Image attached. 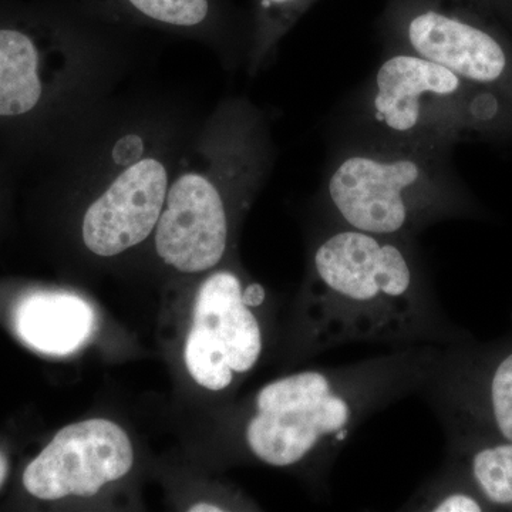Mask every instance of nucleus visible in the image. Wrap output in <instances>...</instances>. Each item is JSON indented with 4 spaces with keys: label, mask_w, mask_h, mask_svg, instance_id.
<instances>
[{
    "label": "nucleus",
    "mask_w": 512,
    "mask_h": 512,
    "mask_svg": "<svg viewBox=\"0 0 512 512\" xmlns=\"http://www.w3.org/2000/svg\"><path fill=\"white\" fill-rule=\"evenodd\" d=\"M194 117L158 97L110 99L64 134L66 164L93 195L80 220L90 254L111 258L153 237Z\"/></svg>",
    "instance_id": "obj_1"
},
{
    "label": "nucleus",
    "mask_w": 512,
    "mask_h": 512,
    "mask_svg": "<svg viewBox=\"0 0 512 512\" xmlns=\"http://www.w3.org/2000/svg\"><path fill=\"white\" fill-rule=\"evenodd\" d=\"M274 163L271 131L262 111L244 97H228L195 121L185 141L160 221L177 225L221 264L234 217Z\"/></svg>",
    "instance_id": "obj_2"
},
{
    "label": "nucleus",
    "mask_w": 512,
    "mask_h": 512,
    "mask_svg": "<svg viewBox=\"0 0 512 512\" xmlns=\"http://www.w3.org/2000/svg\"><path fill=\"white\" fill-rule=\"evenodd\" d=\"M318 339L377 338L412 318L416 269L399 237L345 227L313 254Z\"/></svg>",
    "instance_id": "obj_3"
},
{
    "label": "nucleus",
    "mask_w": 512,
    "mask_h": 512,
    "mask_svg": "<svg viewBox=\"0 0 512 512\" xmlns=\"http://www.w3.org/2000/svg\"><path fill=\"white\" fill-rule=\"evenodd\" d=\"M443 151L380 140L340 154L326 180L345 227L400 237L433 220L446 195Z\"/></svg>",
    "instance_id": "obj_4"
},
{
    "label": "nucleus",
    "mask_w": 512,
    "mask_h": 512,
    "mask_svg": "<svg viewBox=\"0 0 512 512\" xmlns=\"http://www.w3.org/2000/svg\"><path fill=\"white\" fill-rule=\"evenodd\" d=\"M447 67L396 49L375 74L366 113L380 140L444 151L463 131L497 116V104L473 92Z\"/></svg>",
    "instance_id": "obj_5"
},
{
    "label": "nucleus",
    "mask_w": 512,
    "mask_h": 512,
    "mask_svg": "<svg viewBox=\"0 0 512 512\" xmlns=\"http://www.w3.org/2000/svg\"><path fill=\"white\" fill-rule=\"evenodd\" d=\"M353 416L352 402L328 375L305 370L266 384L258 393L247 443L269 466H293L328 437H342Z\"/></svg>",
    "instance_id": "obj_6"
},
{
    "label": "nucleus",
    "mask_w": 512,
    "mask_h": 512,
    "mask_svg": "<svg viewBox=\"0 0 512 512\" xmlns=\"http://www.w3.org/2000/svg\"><path fill=\"white\" fill-rule=\"evenodd\" d=\"M384 23L399 49L468 82L495 86L510 76V56L500 39L454 9L450 0H392Z\"/></svg>",
    "instance_id": "obj_7"
},
{
    "label": "nucleus",
    "mask_w": 512,
    "mask_h": 512,
    "mask_svg": "<svg viewBox=\"0 0 512 512\" xmlns=\"http://www.w3.org/2000/svg\"><path fill=\"white\" fill-rule=\"evenodd\" d=\"M251 308L232 272H215L201 285L185 343V365L200 386L221 392L258 362L262 332Z\"/></svg>",
    "instance_id": "obj_8"
},
{
    "label": "nucleus",
    "mask_w": 512,
    "mask_h": 512,
    "mask_svg": "<svg viewBox=\"0 0 512 512\" xmlns=\"http://www.w3.org/2000/svg\"><path fill=\"white\" fill-rule=\"evenodd\" d=\"M126 431L113 421L92 419L63 427L23 471L26 493L56 501L67 495L92 497L133 467Z\"/></svg>",
    "instance_id": "obj_9"
},
{
    "label": "nucleus",
    "mask_w": 512,
    "mask_h": 512,
    "mask_svg": "<svg viewBox=\"0 0 512 512\" xmlns=\"http://www.w3.org/2000/svg\"><path fill=\"white\" fill-rule=\"evenodd\" d=\"M113 25L150 29L210 47L227 66L247 59L249 20L229 0H76Z\"/></svg>",
    "instance_id": "obj_10"
},
{
    "label": "nucleus",
    "mask_w": 512,
    "mask_h": 512,
    "mask_svg": "<svg viewBox=\"0 0 512 512\" xmlns=\"http://www.w3.org/2000/svg\"><path fill=\"white\" fill-rule=\"evenodd\" d=\"M13 325L30 348L66 356L89 342L96 316L92 306L73 293L33 292L16 306Z\"/></svg>",
    "instance_id": "obj_11"
},
{
    "label": "nucleus",
    "mask_w": 512,
    "mask_h": 512,
    "mask_svg": "<svg viewBox=\"0 0 512 512\" xmlns=\"http://www.w3.org/2000/svg\"><path fill=\"white\" fill-rule=\"evenodd\" d=\"M316 0H252L247 69L256 74L271 62L279 43Z\"/></svg>",
    "instance_id": "obj_12"
},
{
    "label": "nucleus",
    "mask_w": 512,
    "mask_h": 512,
    "mask_svg": "<svg viewBox=\"0 0 512 512\" xmlns=\"http://www.w3.org/2000/svg\"><path fill=\"white\" fill-rule=\"evenodd\" d=\"M478 488L490 503L512 504V443L485 448L473 460Z\"/></svg>",
    "instance_id": "obj_13"
},
{
    "label": "nucleus",
    "mask_w": 512,
    "mask_h": 512,
    "mask_svg": "<svg viewBox=\"0 0 512 512\" xmlns=\"http://www.w3.org/2000/svg\"><path fill=\"white\" fill-rule=\"evenodd\" d=\"M495 423L504 439L512 443V353L495 370L491 382Z\"/></svg>",
    "instance_id": "obj_14"
},
{
    "label": "nucleus",
    "mask_w": 512,
    "mask_h": 512,
    "mask_svg": "<svg viewBox=\"0 0 512 512\" xmlns=\"http://www.w3.org/2000/svg\"><path fill=\"white\" fill-rule=\"evenodd\" d=\"M434 512H480L481 505L466 494H451L434 505Z\"/></svg>",
    "instance_id": "obj_15"
},
{
    "label": "nucleus",
    "mask_w": 512,
    "mask_h": 512,
    "mask_svg": "<svg viewBox=\"0 0 512 512\" xmlns=\"http://www.w3.org/2000/svg\"><path fill=\"white\" fill-rule=\"evenodd\" d=\"M244 299L248 305L259 306L265 299V291L259 284L249 285L244 291Z\"/></svg>",
    "instance_id": "obj_16"
},
{
    "label": "nucleus",
    "mask_w": 512,
    "mask_h": 512,
    "mask_svg": "<svg viewBox=\"0 0 512 512\" xmlns=\"http://www.w3.org/2000/svg\"><path fill=\"white\" fill-rule=\"evenodd\" d=\"M8 473V458H6L5 454H3L2 451H0V487H2L3 483H5L6 477H8Z\"/></svg>",
    "instance_id": "obj_17"
},
{
    "label": "nucleus",
    "mask_w": 512,
    "mask_h": 512,
    "mask_svg": "<svg viewBox=\"0 0 512 512\" xmlns=\"http://www.w3.org/2000/svg\"><path fill=\"white\" fill-rule=\"evenodd\" d=\"M191 512H221L224 511L222 508L217 507V505H211V504H198L194 505V507L190 508Z\"/></svg>",
    "instance_id": "obj_18"
}]
</instances>
